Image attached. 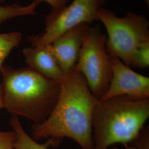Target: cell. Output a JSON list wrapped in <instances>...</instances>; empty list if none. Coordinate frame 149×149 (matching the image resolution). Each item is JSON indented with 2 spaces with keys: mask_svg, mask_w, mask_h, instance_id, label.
Instances as JSON below:
<instances>
[{
  "mask_svg": "<svg viewBox=\"0 0 149 149\" xmlns=\"http://www.w3.org/2000/svg\"><path fill=\"white\" fill-rule=\"evenodd\" d=\"M60 85L59 98L53 111L43 122L33 124L31 137L36 141L46 139L53 147L68 138L82 149H94L92 118L99 100L74 67L65 74Z\"/></svg>",
  "mask_w": 149,
  "mask_h": 149,
  "instance_id": "obj_1",
  "label": "cell"
},
{
  "mask_svg": "<svg viewBox=\"0 0 149 149\" xmlns=\"http://www.w3.org/2000/svg\"><path fill=\"white\" fill-rule=\"evenodd\" d=\"M3 109L12 116L34 124L43 122L53 111L60 92V82L47 78L27 66L16 69L2 66Z\"/></svg>",
  "mask_w": 149,
  "mask_h": 149,
  "instance_id": "obj_2",
  "label": "cell"
},
{
  "mask_svg": "<svg viewBox=\"0 0 149 149\" xmlns=\"http://www.w3.org/2000/svg\"><path fill=\"white\" fill-rule=\"evenodd\" d=\"M149 117V98L118 96L99 100L92 118L94 149H108L113 144L131 143Z\"/></svg>",
  "mask_w": 149,
  "mask_h": 149,
  "instance_id": "obj_3",
  "label": "cell"
},
{
  "mask_svg": "<svg viewBox=\"0 0 149 149\" xmlns=\"http://www.w3.org/2000/svg\"><path fill=\"white\" fill-rule=\"evenodd\" d=\"M97 20L104 24L108 33L106 42L108 53L130 67L139 47L149 40L148 21L144 16L131 12L119 18L103 8L98 12Z\"/></svg>",
  "mask_w": 149,
  "mask_h": 149,
  "instance_id": "obj_4",
  "label": "cell"
},
{
  "mask_svg": "<svg viewBox=\"0 0 149 149\" xmlns=\"http://www.w3.org/2000/svg\"><path fill=\"white\" fill-rule=\"evenodd\" d=\"M107 37L99 27H88L74 68L80 72L91 92L98 100L105 95L112 79L111 56L107 50Z\"/></svg>",
  "mask_w": 149,
  "mask_h": 149,
  "instance_id": "obj_5",
  "label": "cell"
},
{
  "mask_svg": "<svg viewBox=\"0 0 149 149\" xmlns=\"http://www.w3.org/2000/svg\"><path fill=\"white\" fill-rule=\"evenodd\" d=\"M105 0H74L69 6L52 10L45 19V31L29 37L33 47L49 45L57 38L80 23H92Z\"/></svg>",
  "mask_w": 149,
  "mask_h": 149,
  "instance_id": "obj_6",
  "label": "cell"
},
{
  "mask_svg": "<svg viewBox=\"0 0 149 149\" xmlns=\"http://www.w3.org/2000/svg\"><path fill=\"white\" fill-rule=\"evenodd\" d=\"M111 63L112 79L108 90L100 100L118 96L137 100L149 98V77L134 71L117 57L111 56Z\"/></svg>",
  "mask_w": 149,
  "mask_h": 149,
  "instance_id": "obj_7",
  "label": "cell"
},
{
  "mask_svg": "<svg viewBox=\"0 0 149 149\" xmlns=\"http://www.w3.org/2000/svg\"><path fill=\"white\" fill-rule=\"evenodd\" d=\"M88 26L87 23H80L50 44L54 56L65 74L74 69L77 62L84 36Z\"/></svg>",
  "mask_w": 149,
  "mask_h": 149,
  "instance_id": "obj_8",
  "label": "cell"
},
{
  "mask_svg": "<svg viewBox=\"0 0 149 149\" xmlns=\"http://www.w3.org/2000/svg\"><path fill=\"white\" fill-rule=\"evenodd\" d=\"M22 53L29 67L44 76L61 82L65 74L52 52L50 45L42 47H27Z\"/></svg>",
  "mask_w": 149,
  "mask_h": 149,
  "instance_id": "obj_9",
  "label": "cell"
},
{
  "mask_svg": "<svg viewBox=\"0 0 149 149\" xmlns=\"http://www.w3.org/2000/svg\"><path fill=\"white\" fill-rule=\"evenodd\" d=\"M10 124L17 135L15 149H48L49 146H52L48 141L45 143L40 144L32 138L22 127L18 117L12 116Z\"/></svg>",
  "mask_w": 149,
  "mask_h": 149,
  "instance_id": "obj_10",
  "label": "cell"
},
{
  "mask_svg": "<svg viewBox=\"0 0 149 149\" xmlns=\"http://www.w3.org/2000/svg\"><path fill=\"white\" fill-rule=\"evenodd\" d=\"M40 2V0H34L31 5L26 6L16 4L0 5V24L8 19L19 16L35 14L36 9Z\"/></svg>",
  "mask_w": 149,
  "mask_h": 149,
  "instance_id": "obj_11",
  "label": "cell"
},
{
  "mask_svg": "<svg viewBox=\"0 0 149 149\" xmlns=\"http://www.w3.org/2000/svg\"><path fill=\"white\" fill-rule=\"evenodd\" d=\"M22 39L21 32L0 33V69L12 50L19 45Z\"/></svg>",
  "mask_w": 149,
  "mask_h": 149,
  "instance_id": "obj_12",
  "label": "cell"
},
{
  "mask_svg": "<svg viewBox=\"0 0 149 149\" xmlns=\"http://www.w3.org/2000/svg\"><path fill=\"white\" fill-rule=\"evenodd\" d=\"M149 65V40L142 43L134 54L130 66L147 68Z\"/></svg>",
  "mask_w": 149,
  "mask_h": 149,
  "instance_id": "obj_13",
  "label": "cell"
},
{
  "mask_svg": "<svg viewBox=\"0 0 149 149\" xmlns=\"http://www.w3.org/2000/svg\"><path fill=\"white\" fill-rule=\"evenodd\" d=\"M133 147L126 145L125 149H149V129L148 127L142 129L137 137L131 143Z\"/></svg>",
  "mask_w": 149,
  "mask_h": 149,
  "instance_id": "obj_14",
  "label": "cell"
},
{
  "mask_svg": "<svg viewBox=\"0 0 149 149\" xmlns=\"http://www.w3.org/2000/svg\"><path fill=\"white\" fill-rule=\"evenodd\" d=\"M16 140L17 135L13 130L0 132V149H15Z\"/></svg>",
  "mask_w": 149,
  "mask_h": 149,
  "instance_id": "obj_15",
  "label": "cell"
},
{
  "mask_svg": "<svg viewBox=\"0 0 149 149\" xmlns=\"http://www.w3.org/2000/svg\"><path fill=\"white\" fill-rule=\"evenodd\" d=\"M5 0H0V2H2ZM40 1H45L51 6L53 10H57L63 8L66 6L69 0H40Z\"/></svg>",
  "mask_w": 149,
  "mask_h": 149,
  "instance_id": "obj_16",
  "label": "cell"
},
{
  "mask_svg": "<svg viewBox=\"0 0 149 149\" xmlns=\"http://www.w3.org/2000/svg\"><path fill=\"white\" fill-rule=\"evenodd\" d=\"M3 109V98H2V87L0 84V113L1 111Z\"/></svg>",
  "mask_w": 149,
  "mask_h": 149,
  "instance_id": "obj_17",
  "label": "cell"
},
{
  "mask_svg": "<svg viewBox=\"0 0 149 149\" xmlns=\"http://www.w3.org/2000/svg\"><path fill=\"white\" fill-rule=\"evenodd\" d=\"M112 149H118V148H117V147H114V148H113Z\"/></svg>",
  "mask_w": 149,
  "mask_h": 149,
  "instance_id": "obj_18",
  "label": "cell"
}]
</instances>
